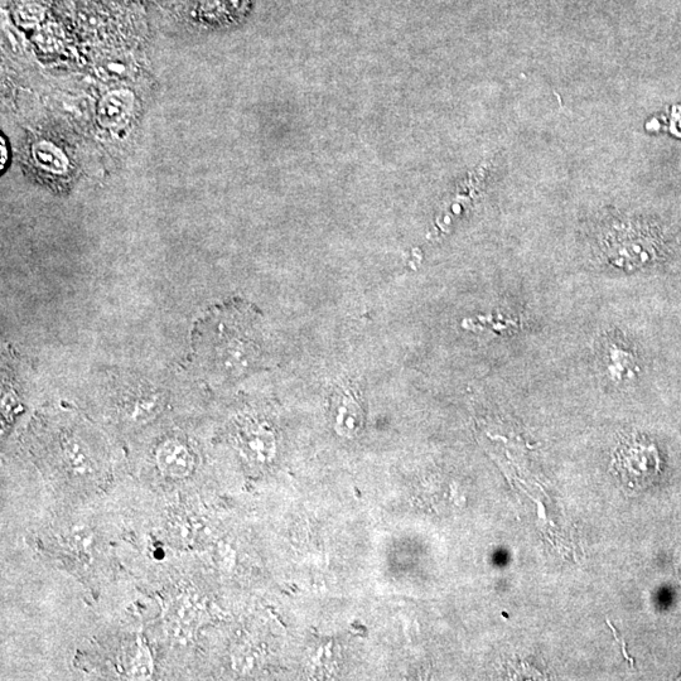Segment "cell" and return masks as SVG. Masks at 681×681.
<instances>
[{
	"label": "cell",
	"mask_w": 681,
	"mask_h": 681,
	"mask_svg": "<svg viewBox=\"0 0 681 681\" xmlns=\"http://www.w3.org/2000/svg\"><path fill=\"white\" fill-rule=\"evenodd\" d=\"M159 470L173 480H182L191 475L195 468V457L191 449L180 441H168L157 452Z\"/></svg>",
	"instance_id": "obj_2"
},
{
	"label": "cell",
	"mask_w": 681,
	"mask_h": 681,
	"mask_svg": "<svg viewBox=\"0 0 681 681\" xmlns=\"http://www.w3.org/2000/svg\"><path fill=\"white\" fill-rule=\"evenodd\" d=\"M66 460L70 467L79 475H85L90 471V457L86 449L77 439H70L65 444Z\"/></svg>",
	"instance_id": "obj_5"
},
{
	"label": "cell",
	"mask_w": 681,
	"mask_h": 681,
	"mask_svg": "<svg viewBox=\"0 0 681 681\" xmlns=\"http://www.w3.org/2000/svg\"><path fill=\"white\" fill-rule=\"evenodd\" d=\"M103 75L108 80H122L128 75L129 67L122 61H108L105 62L103 67Z\"/></svg>",
	"instance_id": "obj_7"
},
{
	"label": "cell",
	"mask_w": 681,
	"mask_h": 681,
	"mask_svg": "<svg viewBox=\"0 0 681 681\" xmlns=\"http://www.w3.org/2000/svg\"><path fill=\"white\" fill-rule=\"evenodd\" d=\"M33 157L38 166L47 172L64 173L69 166L65 153L50 142H40L33 147Z\"/></svg>",
	"instance_id": "obj_4"
},
{
	"label": "cell",
	"mask_w": 681,
	"mask_h": 681,
	"mask_svg": "<svg viewBox=\"0 0 681 681\" xmlns=\"http://www.w3.org/2000/svg\"><path fill=\"white\" fill-rule=\"evenodd\" d=\"M227 331L211 327L212 340L216 342L215 365L222 374H241L249 369L251 360L257 356V347L248 333L240 332L238 323L226 322Z\"/></svg>",
	"instance_id": "obj_1"
},
{
	"label": "cell",
	"mask_w": 681,
	"mask_h": 681,
	"mask_svg": "<svg viewBox=\"0 0 681 681\" xmlns=\"http://www.w3.org/2000/svg\"><path fill=\"white\" fill-rule=\"evenodd\" d=\"M134 95L128 90H114L101 100L99 122L105 128H115L128 122L134 110Z\"/></svg>",
	"instance_id": "obj_3"
},
{
	"label": "cell",
	"mask_w": 681,
	"mask_h": 681,
	"mask_svg": "<svg viewBox=\"0 0 681 681\" xmlns=\"http://www.w3.org/2000/svg\"><path fill=\"white\" fill-rule=\"evenodd\" d=\"M153 663L151 652L146 645H140L137 658L133 661L132 675L134 679L144 680L151 678Z\"/></svg>",
	"instance_id": "obj_6"
},
{
	"label": "cell",
	"mask_w": 681,
	"mask_h": 681,
	"mask_svg": "<svg viewBox=\"0 0 681 681\" xmlns=\"http://www.w3.org/2000/svg\"><path fill=\"white\" fill-rule=\"evenodd\" d=\"M0 153H2V158H0V168H2V171H4V169H7L9 159H11L9 144L7 139L4 138V135H2V138H0Z\"/></svg>",
	"instance_id": "obj_8"
}]
</instances>
